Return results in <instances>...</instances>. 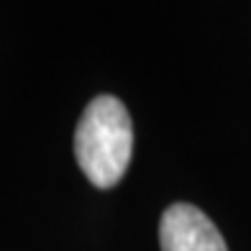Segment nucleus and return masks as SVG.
<instances>
[{
	"mask_svg": "<svg viewBox=\"0 0 251 251\" xmlns=\"http://www.w3.org/2000/svg\"><path fill=\"white\" fill-rule=\"evenodd\" d=\"M133 154V123L126 105L113 95L90 100L75 128V156L85 177L100 190L123 179Z\"/></svg>",
	"mask_w": 251,
	"mask_h": 251,
	"instance_id": "obj_1",
	"label": "nucleus"
},
{
	"mask_svg": "<svg viewBox=\"0 0 251 251\" xmlns=\"http://www.w3.org/2000/svg\"><path fill=\"white\" fill-rule=\"evenodd\" d=\"M162 251H228L221 231L190 202L169 205L159 223Z\"/></svg>",
	"mask_w": 251,
	"mask_h": 251,
	"instance_id": "obj_2",
	"label": "nucleus"
}]
</instances>
